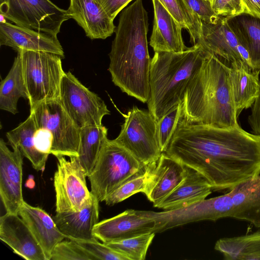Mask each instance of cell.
<instances>
[{"mask_svg": "<svg viewBox=\"0 0 260 260\" xmlns=\"http://www.w3.org/2000/svg\"><path fill=\"white\" fill-rule=\"evenodd\" d=\"M228 80L237 116L250 108L257 96L260 71L241 64L227 67Z\"/></svg>", "mask_w": 260, "mask_h": 260, "instance_id": "obj_24", "label": "cell"}, {"mask_svg": "<svg viewBox=\"0 0 260 260\" xmlns=\"http://www.w3.org/2000/svg\"><path fill=\"white\" fill-rule=\"evenodd\" d=\"M108 129L104 125L80 127V144L77 157L87 177L92 172L101 150L108 140Z\"/></svg>", "mask_w": 260, "mask_h": 260, "instance_id": "obj_28", "label": "cell"}, {"mask_svg": "<svg viewBox=\"0 0 260 260\" xmlns=\"http://www.w3.org/2000/svg\"><path fill=\"white\" fill-rule=\"evenodd\" d=\"M147 176L143 193L157 206L183 180L186 167L162 152L155 162L145 167Z\"/></svg>", "mask_w": 260, "mask_h": 260, "instance_id": "obj_15", "label": "cell"}, {"mask_svg": "<svg viewBox=\"0 0 260 260\" xmlns=\"http://www.w3.org/2000/svg\"><path fill=\"white\" fill-rule=\"evenodd\" d=\"M38 128L47 129L52 134L50 154L55 157H77L80 127L64 108L59 99L41 103L30 109Z\"/></svg>", "mask_w": 260, "mask_h": 260, "instance_id": "obj_8", "label": "cell"}, {"mask_svg": "<svg viewBox=\"0 0 260 260\" xmlns=\"http://www.w3.org/2000/svg\"><path fill=\"white\" fill-rule=\"evenodd\" d=\"M208 1H210L211 2H212V0H208Z\"/></svg>", "mask_w": 260, "mask_h": 260, "instance_id": "obj_42", "label": "cell"}, {"mask_svg": "<svg viewBox=\"0 0 260 260\" xmlns=\"http://www.w3.org/2000/svg\"><path fill=\"white\" fill-rule=\"evenodd\" d=\"M154 236V233H150L105 244L128 260H144Z\"/></svg>", "mask_w": 260, "mask_h": 260, "instance_id": "obj_30", "label": "cell"}, {"mask_svg": "<svg viewBox=\"0 0 260 260\" xmlns=\"http://www.w3.org/2000/svg\"><path fill=\"white\" fill-rule=\"evenodd\" d=\"M227 67L215 55L207 51L185 89L182 102L183 121L220 128L240 126L230 88Z\"/></svg>", "mask_w": 260, "mask_h": 260, "instance_id": "obj_3", "label": "cell"}, {"mask_svg": "<svg viewBox=\"0 0 260 260\" xmlns=\"http://www.w3.org/2000/svg\"><path fill=\"white\" fill-rule=\"evenodd\" d=\"M182 26L187 29L190 41L194 44L199 40L201 31V21L184 0H158Z\"/></svg>", "mask_w": 260, "mask_h": 260, "instance_id": "obj_29", "label": "cell"}, {"mask_svg": "<svg viewBox=\"0 0 260 260\" xmlns=\"http://www.w3.org/2000/svg\"><path fill=\"white\" fill-rule=\"evenodd\" d=\"M207 51L200 44L181 53L155 52L151 58L148 110L156 121L182 103L188 82Z\"/></svg>", "mask_w": 260, "mask_h": 260, "instance_id": "obj_4", "label": "cell"}, {"mask_svg": "<svg viewBox=\"0 0 260 260\" xmlns=\"http://www.w3.org/2000/svg\"><path fill=\"white\" fill-rule=\"evenodd\" d=\"M121 131L114 140L128 150L145 167L156 162L161 151L157 121L148 110L134 107L124 115Z\"/></svg>", "mask_w": 260, "mask_h": 260, "instance_id": "obj_7", "label": "cell"}, {"mask_svg": "<svg viewBox=\"0 0 260 260\" xmlns=\"http://www.w3.org/2000/svg\"><path fill=\"white\" fill-rule=\"evenodd\" d=\"M247 13L260 18V0H242Z\"/></svg>", "mask_w": 260, "mask_h": 260, "instance_id": "obj_40", "label": "cell"}, {"mask_svg": "<svg viewBox=\"0 0 260 260\" xmlns=\"http://www.w3.org/2000/svg\"><path fill=\"white\" fill-rule=\"evenodd\" d=\"M217 199L221 218L232 217L260 228V174Z\"/></svg>", "mask_w": 260, "mask_h": 260, "instance_id": "obj_13", "label": "cell"}, {"mask_svg": "<svg viewBox=\"0 0 260 260\" xmlns=\"http://www.w3.org/2000/svg\"><path fill=\"white\" fill-rule=\"evenodd\" d=\"M0 14L15 24L57 38L62 24L71 19L68 10L50 0H0Z\"/></svg>", "mask_w": 260, "mask_h": 260, "instance_id": "obj_9", "label": "cell"}, {"mask_svg": "<svg viewBox=\"0 0 260 260\" xmlns=\"http://www.w3.org/2000/svg\"><path fill=\"white\" fill-rule=\"evenodd\" d=\"M212 190L201 174L186 167L185 178L156 208L169 210L185 207L205 199Z\"/></svg>", "mask_w": 260, "mask_h": 260, "instance_id": "obj_23", "label": "cell"}, {"mask_svg": "<svg viewBox=\"0 0 260 260\" xmlns=\"http://www.w3.org/2000/svg\"><path fill=\"white\" fill-rule=\"evenodd\" d=\"M74 241L92 254L96 260H128L123 254L114 250L106 244L100 243L98 240L94 241Z\"/></svg>", "mask_w": 260, "mask_h": 260, "instance_id": "obj_34", "label": "cell"}, {"mask_svg": "<svg viewBox=\"0 0 260 260\" xmlns=\"http://www.w3.org/2000/svg\"><path fill=\"white\" fill-rule=\"evenodd\" d=\"M18 215L31 230L42 248L47 260H50L54 247L66 238L53 217L42 209L32 206L25 201Z\"/></svg>", "mask_w": 260, "mask_h": 260, "instance_id": "obj_22", "label": "cell"}, {"mask_svg": "<svg viewBox=\"0 0 260 260\" xmlns=\"http://www.w3.org/2000/svg\"><path fill=\"white\" fill-rule=\"evenodd\" d=\"M11 151L0 140V195L6 213L18 214L22 196L23 154L18 147Z\"/></svg>", "mask_w": 260, "mask_h": 260, "instance_id": "obj_14", "label": "cell"}, {"mask_svg": "<svg viewBox=\"0 0 260 260\" xmlns=\"http://www.w3.org/2000/svg\"><path fill=\"white\" fill-rule=\"evenodd\" d=\"M154 20L149 44L155 52L181 53L187 47L182 37L183 27L158 0H152Z\"/></svg>", "mask_w": 260, "mask_h": 260, "instance_id": "obj_21", "label": "cell"}, {"mask_svg": "<svg viewBox=\"0 0 260 260\" xmlns=\"http://www.w3.org/2000/svg\"><path fill=\"white\" fill-rule=\"evenodd\" d=\"M155 227V220L144 215L141 211L127 209L99 222L93 233L97 239L108 243L153 233Z\"/></svg>", "mask_w": 260, "mask_h": 260, "instance_id": "obj_16", "label": "cell"}, {"mask_svg": "<svg viewBox=\"0 0 260 260\" xmlns=\"http://www.w3.org/2000/svg\"><path fill=\"white\" fill-rule=\"evenodd\" d=\"M165 153L201 174L212 190L229 191L260 174V137L240 126L189 124L181 117Z\"/></svg>", "mask_w": 260, "mask_h": 260, "instance_id": "obj_1", "label": "cell"}, {"mask_svg": "<svg viewBox=\"0 0 260 260\" xmlns=\"http://www.w3.org/2000/svg\"><path fill=\"white\" fill-rule=\"evenodd\" d=\"M225 18L248 53L253 67L260 71V18L244 13Z\"/></svg>", "mask_w": 260, "mask_h": 260, "instance_id": "obj_25", "label": "cell"}, {"mask_svg": "<svg viewBox=\"0 0 260 260\" xmlns=\"http://www.w3.org/2000/svg\"><path fill=\"white\" fill-rule=\"evenodd\" d=\"M68 11L90 39H106L115 31L113 20L98 0H70Z\"/></svg>", "mask_w": 260, "mask_h": 260, "instance_id": "obj_19", "label": "cell"}, {"mask_svg": "<svg viewBox=\"0 0 260 260\" xmlns=\"http://www.w3.org/2000/svg\"><path fill=\"white\" fill-rule=\"evenodd\" d=\"M133 0H98L109 16L114 20L117 14Z\"/></svg>", "mask_w": 260, "mask_h": 260, "instance_id": "obj_39", "label": "cell"}, {"mask_svg": "<svg viewBox=\"0 0 260 260\" xmlns=\"http://www.w3.org/2000/svg\"><path fill=\"white\" fill-rule=\"evenodd\" d=\"M34 117L31 113L17 127L6 133L9 144L12 148L18 147L23 156L27 158L37 171L45 168L48 154L39 151L35 147L34 134L37 129Z\"/></svg>", "mask_w": 260, "mask_h": 260, "instance_id": "obj_26", "label": "cell"}, {"mask_svg": "<svg viewBox=\"0 0 260 260\" xmlns=\"http://www.w3.org/2000/svg\"><path fill=\"white\" fill-rule=\"evenodd\" d=\"M23 75L28 94L30 109L43 102L58 99L66 72L61 57L43 51L22 50Z\"/></svg>", "mask_w": 260, "mask_h": 260, "instance_id": "obj_6", "label": "cell"}, {"mask_svg": "<svg viewBox=\"0 0 260 260\" xmlns=\"http://www.w3.org/2000/svg\"><path fill=\"white\" fill-rule=\"evenodd\" d=\"M58 162L53 178L55 211H78L90 200L92 194L86 181V174L77 157L67 160L56 157Z\"/></svg>", "mask_w": 260, "mask_h": 260, "instance_id": "obj_11", "label": "cell"}, {"mask_svg": "<svg viewBox=\"0 0 260 260\" xmlns=\"http://www.w3.org/2000/svg\"><path fill=\"white\" fill-rule=\"evenodd\" d=\"M27 187L32 188L35 185V182L32 179H28L25 184Z\"/></svg>", "mask_w": 260, "mask_h": 260, "instance_id": "obj_41", "label": "cell"}, {"mask_svg": "<svg viewBox=\"0 0 260 260\" xmlns=\"http://www.w3.org/2000/svg\"><path fill=\"white\" fill-rule=\"evenodd\" d=\"M251 107V113L248 117V122L252 134L260 137V74L258 92Z\"/></svg>", "mask_w": 260, "mask_h": 260, "instance_id": "obj_38", "label": "cell"}, {"mask_svg": "<svg viewBox=\"0 0 260 260\" xmlns=\"http://www.w3.org/2000/svg\"><path fill=\"white\" fill-rule=\"evenodd\" d=\"M197 43L227 67L243 64L255 69L248 53L229 27L225 17L218 16L213 22L201 21V34Z\"/></svg>", "mask_w": 260, "mask_h": 260, "instance_id": "obj_12", "label": "cell"}, {"mask_svg": "<svg viewBox=\"0 0 260 260\" xmlns=\"http://www.w3.org/2000/svg\"><path fill=\"white\" fill-rule=\"evenodd\" d=\"M53 138L51 133L46 128H37L34 134V143L40 152L50 154Z\"/></svg>", "mask_w": 260, "mask_h": 260, "instance_id": "obj_37", "label": "cell"}, {"mask_svg": "<svg viewBox=\"0 0 260 260\" xmlns=\"http://www.w3.org/2000/svg\"><path fill=\"white\" fill-rule=\"evenodd\" d=\"M61 241L54 247L50 260H96V258L76 241Z\"/></svg>", "mask_w": 260, "mask_h": 260, "instance_id": "obj_33", "label": "cell"}, {"mask_svg": "<svg viewBox=\"0 0 260 260\" xmlns=\"http://www.w3.org/2000/svg\"><path fill=\"white\" fill-rule=\"evenodd\" d=\"M145 167L114 140H108L88 176L91 193L99 202L122 183L144 171Z\"/></svg>", "mask_w": 260, "mask_h": 260, "instance_id": "obj_5", "label": "cell"}, {"mask_svg": "<svg viewBox=\"0 0 260 260\" xmlns=\"http://www.w3.org/2000/svg\"><path fill=\"white\" fill-rule=\"evenodd\" d=\"M146 176V171L145 169L143 172L122 183L106 198L105 202L106 205L113 206L136 193L143 192L145 185Z\"/></svg>", "mask_w": 260, "mask_h": 260, "instance_id": "obj_32", "label": "cell"}, {"mask_svg": "<svg viewBox=\"0 0 260 260\" xmlns=\"http://www.w3.org/2000/svg\"><path fill=\"white\" fill-rule=\"evenodd\" d=\"M99 203L98 199L92 194L90 200L81 210L57 212L52 217L66 238L78 241L97 240L93 230L99 222Z\"/></svg>", "mask_w": 260, "mask_h": 260, "instance_id": "obj_20", "label": "cell"}, {"mask_svg": "<svg viewBox=\"0 0 260 260\" xmlns=\"http://www.w3.org/2000/svg\"><path fill=\"white\" fill-rule=\"evenodd\" d=\"M148 26L142 0H136L120 14L109 54L113 83L143 103H147L150 97Z\"/></svg>", "mask_w": 260, "mask_h": 260, "instance_id": "obj_2", "label": "cell"}, {"mask_svg": "<svg viewBox=\"0 0 260 260\" xmlns=\"http://www.w3.org/2000/svg\"><path fill=\"white\" fill-rule=\"evenodd\" d=\"M20 98L28 100L21 63L17 53L13 65L0 84V108L13 114L18 113L17 103Z\"/></svg>", "mask_w": 260, "mask_h": 260, "instance_id": "obj_27", "label": "cell"}, {"mask_svg": "<svg viewBox=\"0 0 260 260\" xmlns=\"http://www.w3.org/2000/svg\"><path fill=\"white\" fill-rule=\"evenodd\" d=\"M0 45L10 47L17 52L22 50L43 51L64 58L57 38L7 22H0Z\"/></svg>", "mask_w": 260, "mask_h": 260, "instance_id": "obj_17", "label": "cell"}, {"mask_svg": "<svg viewBox=\"0 0 260 260\" xmlns=\"http://www.w3.org/2000/svg\"><path fill=\"white\" fill-rule=\"evenodd\" d=\"M18 214L6 213L0 218V239L26 260H47L31 230Z\"/></svg>", "mask_w": 260, "mask_h": 260, "instance_id": "obj_18", "label": "cell"}, {"mask_svg": "<svg viewBox=\"0 0 260 260\" xmlns=\"http://www.w3.org/2000/svg\"><path fill=\"white\" fill-rule=\"evenodd\" d=\"M191 11L201 21L206 22L215 21L218 16L213 11L211 2L208 0H184Z\"/></svg>", "mask_w": 260, "mask_h": 260, "instance_id": "obj_36", "label": "cell"}, {"mask_svg": "<svg viewBox=\"0 0 260 260\" xmlns=\"http://www.w3.org/2000/svg\"><path fill=\"white\" fill-rule=\"evenodd\" d=\"M182 103L178 104L157 121V136L160 148L165 152L182 116Z\"/></svg>", "mask_w": 260, "mask_h": 260, "instance_id": "obj_31", "label": "cell"}, {"mask_svg": "<svg viewBox=\"0 0 260 260\" xmlns=\"http://www.w3.org/2000/svg\"><path fill=\"white\" fill-rule=\"evenodd\" d=\"M59 100L80 127L102 125L103 117L110 114L105 102L70 71L62 77Z\"/></svg>", "mask_w": 260, "mask_h": 260, "instance_id": "obj_10", "label": "cell"}, {"mask_svg": "<svg viewBox=\"0 0 260 260\" xmlns=\"http://www.w3.org/2000/svg\"><path fill=\"white\" fill-rule=\"evenodd\" d=\"M211 4L218 16L230 18L247 13L242 0H212Z\"/></svg>", "mask_w": 260, "mask_h": 260, "instance_id": "obj_35", "label": "cell"}]
</instances>
